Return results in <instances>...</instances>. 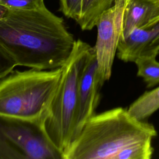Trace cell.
I'll list each match as a JSON object with an SVG mask.
<instances>
[{"mask_svg":"<svg viewBox=\"0 0 159 159\" xmlns=\"http://www.w3.org/2000/svg\"><path fill=\"white\" fill-rule=\"evenodd\" d=\"M154 148L152 140H147L132 144L120 150L114 159H150Z\"/></svg>","mask_w":159,"mask_h":159,"instance_id":"4fadbf2b","label":"cell"},{"mask_svg":"<svg viewBox=\"0 0 159 159\" xmlns=\"http://www.w3.org/2000/svg\"><path fill=\"white\" fill-rule=\"evenodd\" d=\"M7 9L6 7L0 4V19L5 16V14L7 12Z\"/></svg>","mask_w":159,"mask_h":159,"instance_id":"ac0fdd59","label":"cell"},{"mask_svg":"<svg viewBox=\"0 0 159 159\" xmlns=\"http://www.w3.org/2000/svg\"><path fill=\"white\" fill-rule=\"evenodd\" d=\"M101 87L98 77L97 61L94 51L79 83L72 142L78 135L86 122L96 114L100 100Z\"/></svg>","mask_w":159,"mask_h":159,"instance_id":"52a82bcc","label":"cell"},{"mask_svg":"<svg viewBox=\"0 0 159 159\" xmlns=\"http://www.w3.org/2000/svg\"><path fill=\"white\" fill-rule=\"evenodd\" d=\"M75 42L63 19L45 5L35 9H7L0 19V45L17 66L36 70L61 68Z\"/></svg>","mask_w":159,"mask_h":159,"instance_id":"6da1fadb","label":"cell"},{"mask_svg":"<svg viewBox=\"0 0 159 159\" xmlns=\"http://www.w3.org/2000/svg\"><path fill=\"white\" fill-rule=\"evenodd\" d=\"M0 1H1V0H0Z\"/></svg>","mask_w":159,"mask_h":159,"instance_id":"d6986e66","label":"cell"},{"mask_svg":"<svg viewBox=\"0 0 159 159\" xmlns=\"http://www.w3.org/2000/svg\"><path fill=\"white\" fill-rule=\"evenodd\" d=\"M94 51L88 43L76 40L70 58L62 66L61 80L45 120L47 134L63 155L72 142L79 83Z\"/></svg>","mask_w":159,"mask_h":159,"instance_id":"277c9868","label":"cell"},{"mask_svg":"<svg viewBox=\"0 0 159 159\" xmlns=\"http://www.w3.org/2000/svg\"><path fill=\"white\" fill-rule=\"evenodd\" d=\"M155 127L132 116L127 109L115 107L95 114L84 124L64 154L65 159H114L125 147L152 140Z\"/></svg>","mask_w":159,"mask_h":159,"instance_id":"7a4b0ae2","label":"cell"},{"mask_svg":"<svg viewBox=\"0 0 159 159\" xmlns=\"http://www.w3.org/2000/svg\"><path fill=\"white\" fill-rule=\"evenodd\" d=\"M158 21L159 0H127L123 14L121 37L136 28H149Z\"/></svg>","mask_w":159,"mask_h":159,"instance_id":"ba28073f","label":"cell"},{"mask_svg":"<svg viewBox=\"0 0 159 159\" xmlns=\"http://www.w3.org/2000/svg\"><path fill=\"white\" fill-rule=\"evenodd\" d=\"M115 0H83L82 13L76 22L83 30H90L96 25L101 14L111 7Z\"/></svg>","mask_w":159,"mask_h":159,"instance_id":"30bf717a","label":"cell"},{"mask_svg":"<svg viewBox=\"0 0 159 159\" xmlns=\"http://www.w3.org/2000/svg\"><path fill=\"white\" fill-rule=\"evenodd\" d=\"M83 3V0H60V10L66 17L78 22L81 16Z\"/></svg>","mask_w":159,"mask_h":159,"instance_id":"5bb4252c","label":"cell"},{"mask_svg":"<svg viewBox=\"0 0 159 159\" xmlns=\"http://www.w3.org/2000/svg\"><path fill=\"white\" fill-rule=\"evenodd\" d=\"M147 29L151 32L152 40L147 49L142 55L152 54L157 55L159 53V21Z\"/></svg>","mask_w":159,"mask_h":159,"instance_id":"e0dca14e","label":"cell"},{"mask_svg":"<svg viewBox=\"0 0 159 159\" xmlns=\"http://www.w3.org/2000/svg\"><path fill=\"white\" fill-rule=\"evenodd\" d=\"M151 40L152 34L148 29H134L120 38L117 56L124 62H134L145 53Z\"/></svg>","mask_w":159,"mask_h":159,"instance_id":"9c48e42d","label":"cell"},{"mask_svg":"<svg viewBox=\"0 0 159 159\" xmlns=\"http://www.w3.org/2000/svg\"><path fill=\"white\" fill-rule=\"evenodd\" d=\"M159 109V86L145 91L127 109L129 112L139 120H145Z\"/></svg>","mask_w":159,"mask_h":159,"instance_id":"8fae6325","label":"cell"},{"mask_svg":"<svg viewBox=\"0 0 159 159\" xmlns=\"http://www.w3.org/2000/svg\"><path fill=\"white\" fill-rule=\"evenodd\" d=\"M127 0H115L105 10L96 23L97 39L94 49L97 61V73L101 86L112 73L114 57L122 32L123 14Z\"/></svg>","mask_w":159,"mask_h":159,"instance_id":"8992f818","label":"cell"},{"mask_svg":"<svg viewBox=\"0 0 159 159\" xmlns=\"http://www.w3.org/2000/svg\"><path fill=\"white\" fill-rule=\"evenodd\" d=\"M62 75V67L12 71L0 80V114L45 120Z\"/></svg>","mask_w":159,"mask_h":159,"instance_id":"3957f363","label":"cell"},{"mask_svg":"<svg viewBox=\"0 0 159 159\" xmlns=\"http://www.w3.org/2000/svg\"><path fill=\"white\" fill-rule=\"evenodd\" d=\"M0 4L7 9H35L45 5L43 0H1Z\"/></svg>","mask_w":159,"mask_h":159,"instance_id":"9a60e30c","label":"cell"},{"mask_svg":"<svg viewBox=\"0 0 159 159\" xmlns=\"http://www.w3.org/2000/svg\"><path fill=\"white\" fill-rule=\"evenodd\" d=\"M16 66L12 58L0 45V80L14 71Z\"/></svg>","mask_w":159,"mask_h":159,"instance_id":"2e32d148","label":"cell"},{"mask_svg":"<svg viewBox=\"0 0 159 159\" xmlns=\"http://www.w3.org/2000/svg\"><path fill=\"white\" fill-rule=\"evenodd\" d=\"M156 55H144L134 61L137 67V76L142 77L147 88H152L159 84V62Z\"/></svg>","mask_w":159,"mask_h":159,"instance_id":"7c38bea8","label":"cell"},{"mask_svg":"<svg viewBox=\"0 0 159 159\" xmlns=\"http://www.w3.org/2000/svg\"><path fill=\"white\" fill-rule=\"evenodd\" d=\"M44 124L43 119L0 114V159H65Z\"/></svg>","mask_w":159,"mask_h":159,"instance_id":"5b68a950","label":"cell"}]
</instances>
